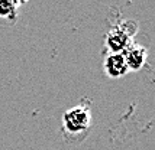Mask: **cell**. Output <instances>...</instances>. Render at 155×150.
Returning <instances> with one entry per match:
<instances>
[{"mask_svg":"<svg viewBox=\"0 0 155 150\" xmlns=\"http://www.w3.org/2000/svg\"><path fill=\"white\" fill-rule=\"evenodd\" d=\"M90 121H91L90 111L84 105H78L68 110L62 117L64 129L70 134H80L81 131H86L90 127Z\"/></svg>","mask_w":155,"mask_h":150,"instance_id":"1","label":"cell"},{"mask_svg":"<svg viewBox=\"0 0 155 150\" xmlns=\"http://www.w3.org/2000/svg\"><path fill=\"white\" fill-rule=\"evenodd\" d=\"M130 36L125 27H115L110 30L106 38V45L112 51V54H122L130 45Z\"/></svg>","mask_w":155,"mask_h":150,"instance_id":"2","label":"cell"},{"mask_svg":"<svg viewBox=\"0 0 155 150\" xmlns=\"http://www.w3.org/2000/svg\"><path fill=\"white\" fill-rule=\"evenodd\" d=\"M122 55L125 58V62H126V67H128L129 71H139L145 65V61H147V49L142 45L130 43L128 48L122 52Z\"/></svg>","mask_w":155,"mask_h":150,"instance_id":"3","label":"cell"},{"mask_svg":"<svg viewBox=\"0 0 155 150\" xmlns=\"http://www.w3.org/2000/svg\"><path fill=\"white\" fill-rule=\"evenodd\" d=\"M104 71L112 78H119L128 72L126 62L122 54H110L104 61Z\"/></svg>","mask_w":155,"mask_h":150,"instance_id":"4","label":"cell"},{"mask_svg":"<svg viewBox=\"0 0 155 150\" xmlns=\"http://www.w3.org/2000/svg\"><path fill=\"white\" fill-rule=\"evenodd\" d=\"M20 6L19 2L10 0H0V17L9 22H15L18 17V7Z\"/></svg>","mask_w":155,"mask_h":150,"instance_id":"5","label":"cell"}]
</instances>
